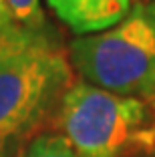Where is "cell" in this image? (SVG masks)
Listing matches in <instances>:
<instances>
[{"instance_id":"5","label":"cell","mask_w":155,"mask_h":157,"mask_svg":"<svg viewBox=\"0 0 155 157\" xmlns=\"http://www.w3.org/2000/svg\"><path fill=\"white\" fill-rule=\"evenodd\" d=\"M6 4H8V8L18 26L32 30V33L48 30L46 18L41 8V0H6Z\"/></svg>"},{"instance_id":"2","label":"cell","mask_w":155,"mask_h":157,"mask_svg":"<svg viewBox=\"0 0 155 157\" xmlns=\"http://www.w3.org/2000/svg\"><path fill=\"white\" fill-rule=\"evenodd\" d=\"M71 60L89 85L125 95H155V2H135L117 24L73 40Z\"/></svg>"},{"instance_id":"7","label":"cell","mask_w":155,"mask_h":157,"mask_svg":"<svg viewBox=\"0 0 155 157\" xmlns=\"http://www.w3.org/2000/svg\"><path fill=\"white\" fill-rule=\"evenodd\" d=\"M20 157H77L63 135H38L26 145Z\"/></svg>"},{"instance_id":"3","label":"cell","mask_w":155,"mask_h":157,"mask_svg":"<svg viewBox=\"0 0 155 157\" xmlns=\"http://www.w3.org/2000/svg\"><path fill=\"white\" fill-rule=\"evenodd\" d=\"M151 107L89 83L71 85L59 107V127L77 157H125L155 143Z\"/></svg>"},{"instance_id":"9","label":"cell","mask_w":155,"mask_h":157,"mask_svg":"<svg viewBox=\"0 0 155 157\" xmlns=\"http://www.w3.org/2000/svg\"><path fill=\"white\" fill-rule=\"evenodd\" d=\"M137 2H155V0H137Z\"/></svg>"},{"instance_id":"8","label":"cell","mask_w":155,"mask_h":157,"mask_svg":"<svg viewBox=\"0 0 155 157\" xmlns=\"http://www.w3.org/2000/svg\"><path fill=\"white\" fill-rule=\"evenodd\" d=\"M16 20H14L12 12H10L8 4H6V0H0V34L2 33H8L12 28H16Z\"/></svg>"},{"instance_id":"4","label":"cell","mask_w":155,"mask_h":157,"mask_svg":"<svg viewBox=\"0 0 155 157\" xmlns=\"http://www.w3.org/2000/svg\"><path fill=\"white\" fill-rule=\"evenodd\" d=\"M50 8L79 34L111 28L129 12L131 0H48Z\"/></svg>"},{"instance_id":"6","label":"cell","mask_w":155,"mask_h":157,"mask_svg":"<svg viewBox=\"0 0 155 157\" xmlns=\"http://www.w3.org/2000/svg\"><path fill=\"white\" fill-rule=\"evenodd\" d=\"M50 30H45V33H32V30H26L22 26H16L8 33L0 34V65L8 60L10 56L18 55V52L26 51L28 46L37 44L38 40H42L45 36H48Z\"/></svg>"},{"instance_id":"1","label":"cell","mask_w":155,"mask_h":157,"mask_svg":"<svg viewBox=\"0 0 155 157\" xmlns=\"http://www.w3.org/2000/svg\"><path fill=\"white\" fill-rule=\"evenodd\" d=\"M71 87V65L52 34L0 65V157H18Z\"/></svg>"}]
</instances>
